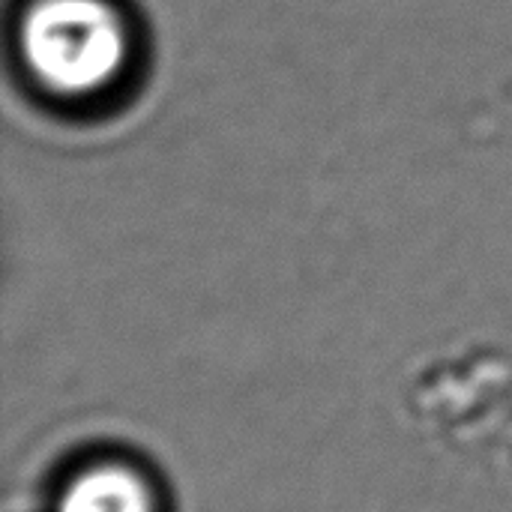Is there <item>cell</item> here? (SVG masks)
Masks as SVG:
<instances>
[{
  "label": "cell",
  "instance_id": "2",
  "mask_svg": "<svg viewBox=\"0 0 512 512\" xmlns=\"http://www.w3.org/2000/svg\"><path fill=\"white\" fill-rule=\"evenodd\" d=\"M57 512H156V495L135 468L99 462L69 480Z\"/></svg>",
  "mask_w": 512,
  "mask_h": 512
},
{
  "label": "cell",
  "instance_id": "1",
  "mask_svg": "<svg viewBox=\"0 0 512 512\" xmlns=\"http://www.w3.org/2000/svg\"><path fill=\"white\" fill-rule=\"evenodd\" d=\"M12 45L27 84L66 108L111 102L141 54L123 0H21Z\"/></svg>",
  "mask_w": 512,
  "mask_h": 512
}]
</instances>
